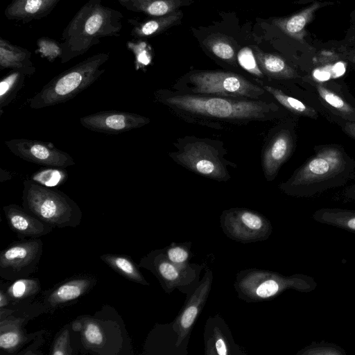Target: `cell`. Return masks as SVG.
Wrapping results in <instances>:
<instances>
[{"instance_id": "cell-40", "label": "cell", "mask_w": 355, "mask_h": 355, "mask_svg": "<svg viewBox=\"0 0 355 355\" xmlns=\"http://www.w3.org/2000/svg\"><path fill=\"white\" fill-rule=\"evenodd\" d=\"M71 353L69 345V330L64 329L56 338L51 352L53 355H65Z\"/></svg>"}, {"instance_id": "cell-10", "label": "cell", "mask_w": 355, "mask_h": 355, "mask_svg": "<svg viewBox=\"0 0 355 355\" xmlns=\"http://www.w3.org/2000/svg\"><path fill=\"white\" fill-rule=\"evenodd\" d=\"M142 267L150 270L157 278L166 293H171L175 288L186 294L200 280L202 265L190 263L180 266L169 261L162 249L152 251L141 261Z\"/></svg>"}, {"instance_id": "cell-27", "label": "cell", "mask_w": 355, "mask_h": 355, "mask_svg": "<svg viewBox=\"0 0 355 355\" xmlns=\"http://www.w3.org/2000/svg\"><path fill=\"white\" fill-rule=\"evenodd\" d=\"M101 259L125 278L142 285H149L136 265L128 257L117 254H103Z\"/></svg>"}, {"instance_id": "cell-29", "label": "cell", "mask_w": 355, "mask_h": 355, "mask_svg": "<svg viewBox=\"0 0 355 355\" xmlns=\"http://www.w3.org/2000/svg\"><path fill=\"white\" fill-rule=\"evenodd\" d=\"M316 90L327 105L338 112L344 119L354 121L355 109L343 98L320 84L316 85Z\"/></svg>"}, {"instance_id": "cell-39", "label": "cell", "mask_w": 355, "mask_h": 355, "mask_svg": "<svg viewBox=\"0 0 355 355\" xmlns=\"http://www.w3.org/2000/svg\"><path fill=\"white\" fill-rule=\"evenodd\" d=\"M146 46L145 42L137 44L133 42L127 43V47L135 54V64L137 70L144 69L151 62L152 58Z\"/></svg>"}, {"instance_id": "cell-4", "label": "cell", "mask_w": 355, "mask_h": 355, "mask_svg": "<svg viewBox=\"0 0 355 355\" xmlns=\"http://www.w3.org/2000/svg\"><path fill=\"white\" fill-rule=\"evenodd\" d=\"M173 145L175 150L168 153L171 159L202 177L227 182L231 179L229 168H236L235 162L227 159V150L220 140L186 135L177 138Z\"/></svg>"}, {"instance_id": "cell-44", "label": "cell", "mask_w": 355, "mask_h": 355, "mask_svg": "<svg viewBox=\"0 0 355 355\" xmlns=\"http://www.w3.org/2000/svg\"><path fill=\"white\" fill-rule=\"evenodd\" d=\"M10 302V300L6 295V293H4L2 291L0 292V307L1 309H3L6 306H8V303Z\"/></svg>"}, {"instance_id": "cell-47", "label": "cell", "mask_w": 355, "mask_h": 355, "mask_svg": "<svg viewBox=\"0 0 355 355\" xmlns=\"http://www.w3.org/2000/svg\"><path fill=\"white\" fill-rule=\"evenodd\" d=\"M355 201V200H354Z\"/></svg>"}, {"instance_id": "cell-1", "label": "cell", "mask_w": 355, "mask_h": 355, "mask_svg": "<svg viewBox=\"0 0 355 355\" xmlns=\"http://www.w3.org/2000/svg\"><path fill=\"white\" fill-rule=\"evenodd\" d=\"M154 100L179 119L216 130L279 120L286 110L275 101L227 98L159 89Z\"/></svg>"}, {"instance_id": "cell-41", "label": "cell", "mask_w": 355, "mask_h": 355, "mask_svg": "<svg viewBox=\"0 0 355 355\" xmlns=\"http://www.w3.org/2000/svg\"><path fill=\"white\" fill-rule=\"evenodd\" d=\"M344 131L355 139V122L348 121L345 123Z\"/></svg>"}, {"instance_id": "cell-5", "label": "cell", "mask_w": 355, "mask_h": 355, "mask_svg": "<svg viewBox=\"0 0 355 355\" xmlns=\"http://www.w3.org/2000/svg\"><path fill=\"white\" fill-rule=\"evenodd\" d=\"M172 90L189 94L274 101L254 81L232 71L195 70L181 77Z\"/></svg>"}, {"instance_id": "cell-19", "label": "cell", "mask_w": 355, "mask_h": 355, "mask_svg": "<svg viewBox=\"0 0 355 355\" xmlns=\"http://www.w3.org/2000/svg\"><path fill=\"white\" fill-rule=\"evenodd\" d=\"M31 53L22 47L15 46L6 40L0 38V68L10 69L31 76L35 67L31 60Z\"/></svg>"}, {"instance_id": "cell-35", "label": "cell", "mask_w": 355, "mask_h": 355, "mask_svg": "<svg viewBox=\"0 0 355 355\" xmlns=\"http://www.w3.org/2000/svg\"><path fill=\"white\" fill-rule=\"evenodd\" d=\"M237 62L244 70L252 75V80L266 79L251 49L248 47L241 49L237 54Z\"/></svg>"}, {"instance_id": "cell-21", "label": "cell", "mask_w": 355, "mask_h": 355, "mask_svg": "<svg viewBox=\"0 0 355 355\" xmlns=\"http://www.w3.org/2000/svg\"><path fill=\"white\" fill-rule=\"evenodd\" d=\"M254 54L266 80L275 82L294 79L296 72L281 57L254 48Z\"/></svg>"}, {"instance_id": "cell-17", "label": "cell", "mask_w": 355, "mask_h": 355, "mask_svg": "<svg viewBox=\"0 0 355 355\" xmlns=\"http://www.w3.org/2000/svg\"><path fill=\"white\" fill-rule=\"evenodd\" d=\"M10 228L22 237L38 238L51 231L52 227L30 214L17 205H9L3 208Z\"/></svg>"}, {"instance_id": "cell-13", "label": "cell", "mask_w": 355, "mask_h": 355, "mask_svg": "<svg viewBox=\"0 0 355 355\" xmlns=\"http://www.w3.org/2000/svg\"><path fill=\"white\" fill-rule=\"evenodd\" d=\"M42 250L40 239L12 243L1 253V277L8 280L25 278L35 270Z\"/></svg>"}, {"instance_id": "cell-2", "label": "cell", "mask_w": 355, "mask_h": 355, "mask_svg": "<svg viewBox=\"0 0 355 355\" xmlns=\"http://www.w3.org/2000/svg\"><path fill=\"white\" fill-rule=\"evenodd\" d=\"M355 175V160L336 144L315 148V154L285 182L279 184L284 193L310 198L345 184Z\"/></svg>"}, {"instance_id": "cell-24", "label": "cell", "mask_w": 355, "mask_h": 355, "mask_svg": "<svg viewBox=\"0 0 355 355\" xmlns=\"http://www.w3.org/2000/svg\"><path fill=\"white\" fill-rule=\"evenodd\" d=\"M181 16L180 11H173L168 15L154 17V18L141 22L129 20L132 25L130 34L136 38H144L156 35L174 24L181 18Z\"/></svg>"}, {"instance_id": "cell-20", "label": "cell", "mask_w": 355, "mask_h": 355, "mask_svg": "<svg viewBox=\"0 0 355 355\" xmlns=\"http://www.w3.org/2000/svg\"><path fill=\"white\" fill-rule=\"evenodd\" d=\"M94 284V279L76 278L63 283L51 291L45 299V304L55 308L77 300Z\"/></svg>"}, {"instance_id": "cell-26", "label": "cell", "mask_w": 355, "mask_h": 355, "mask_svg": "<svg viewBox=\"0 0 355 355\" xmlns=\"http://www.w3.org/2000/svg\"><path fill=\"white\" fill-rule=\"evenodd\" d=\"M22 322L18 319L1 320L0 347L8 352L19 349L22 344L28 340L20 329Z\"/></svg>"}, {"instance_id": "cell-8", "label": "cell", "mask_w": 355, "mask_h": 355, "mask_svg": "<svg viewBox=\"0 0 355 355\" xmlns=\"http://www.w3.org/2000/svg\"><path fill=\"white\" fill-rule=\"evenodd\" d=\"M22 202L27 212L52 227H76L82 217L78 205L64 193L31 180L24 181Z\"/></svg>"}, {"instance_id": "cell-45", "label": "cell", "mask_w": 355, "mask_h": 355, "mask_svg": "<svg viewBox=\"0 0 355 355\" xmlns=\"http://www.w3.org/2000/svg\"><path fill=\"white\" fill-rule=\"evenodd\" d=\"M333 70L337 76H340L345 72V66L342 62H338L334 64Z\"/></svg>"}, {"instance_id": "cell-3", "label": "cell", "mask_w": 355, "mask_h": 355, "mask_svg": "<svg viewBox=\"0 0 355 355\" xmlns=\"http://www.w3.org/2000/svg\"><path fill=\"white\" fill-rule=\"evenodd\" d=\"M102 1L88 0L65 27L60 43L62 64L85 53L104 37L119 35L123 15Z\"/></svg>"}, {"instance_id": "cell-30", "label": "cell", "mask_w": 355, "mask_h": 355, "mask_svg": "<svg viewBox=\"0 0 355 355\" xmlns=\"http://www.w3.org/2000/svg\"><path fill=\"white\" fill-rule=\"evenodd\" d=\"M207 48L218 59L230 65L236 64L235 51L225 37L218 35L209 36L204 42Z\"/></svg>"}, {"instance_id": "cell-12", "label": "cell", "mask_w": 355, "mask_h": 355, "mask_svg": "<svg viewBox=\"0 0 355 355\" xmlns=\"http://www.w3.org/2000/svg\"><path fill=\"white\" fill-rule=\"evenodd\" d=\"M213 279L212 270L207 267L202 279L187 292L185 302L172 322L178 336L177 347L184 354H187V347L193 325L208 298Z\"/></svg>"}, {"instance_id": "cell-32", "label": "cell", "mask_w": 355, "mask_h": 355, "mask_svg": "<svg viewBox=\"0 0 355 355\" xmlns=\"http://www.w3.org/2000/svg\"><path fill=\"white\" fill-rule=\"evenodd\" d=\"M67 179V173L62 168L49 167L33 173L31 180L44 187L53 188L63 184Z\"/></svg>"}, {"instance_id": "cell-25", "label": "cell", "mask_w": 355, "mask_h": 355, "mask_svg": "<svg viewBox=\"0 0 355 355\" xmlns=\"http://www.w3.org/2000/svg\"><path fill=\"white\" fill-rule=\"evenodd\" d=\"M179 5V0H129L121 6L133 12L159 17L175 11Z\"/></svg>"}, {"instance_id": "cell-9", "label": "cell", "mask_w": 355, "mask_h": 355, "mask_svg": "<svg viewBox=\"0 0 355 355\" xmlns=\"http://www.w3.org/2000/svg\"><path fill=\"white\" fill-rule=\"evenodd\" d=\"M287 116L268 131L262 146L261 165L264 178L272 182L277 177L282 166L294 151L295 135L294 123Z\"/></svg>"}, {"instance_id": "cell-18", "label": "cell", "mask_w": 355, "mask_h": 355, "mask_svg": "<svg viewBox=\"0 0 355 355\" xmlns=\"http://www.w3.org/2000/svg\"><path fill=\"white\" fill-rule=\"evenodd\" d=\"M60 0H12L4 11L10 20L29 22L46 17Z\"/></svg>"}, {"instance_id": "cell-46", "label": "cell", "mask_w": 355, "mask_h": 355, "mask_svg": "<svg viewBox=\"0 0 355 355\" xmlns=\"http://www.w3.org/2000/svg\"><path fill=\"white\" fill-rule=\"evenodd\" d=\"M129 0H119V2L120 3L121 5H122L123 3L128 1Z\"/></svg>"}, {"instance_id": "cell-23", "label": "cell", "mask_w": 355, "mask_h": 355, "mask_svg": "<svg viewBox=\"0 0 355 355\" xmlns=\"http://www.w3.org/2000/svg\"><path fill=\"white\" fill-rule=\"evenodd\" d=\"M312 218L319 223L355 234V209L320 208L313 212Z\"/></svg>"}, {"instance_id": "cell-37", "label": "cell", "mask_w": 355, "mask_h": 355, "mask_svg": "<svg viewBox=\"0 0 355 355\" xmlns=\"http://www.w3.org/2000/svg\"><path fill=\"white\" fill-rule=\"evenodd\" d=\"M37 52L49 62H53L56 58L61 57L62 49L60 43L47 37H42L37 41Z\"/></svg>"}, {"instance_id": "cell-15", "label": "cell", "mask_w": 355, "mask_h": 355, "mask_svg": "<svg viewBox=\"0 0 355 355\" xmlns=\"http://www.w3.org/2000/svg\"><path fill=\"white\" fill-rule=\"evenodd\" d=\"M149 118L127 112L101 111L80 119L81 125L98 132L118 134L144 126L150 123Z\"/></svg>"}, {"instance_id": "cell-11", "label": "cell", "mask_w": 355, "mask_h": 355, "mask_svg": "<svg viewBox=\"0 0 355 355\" xmlns=\"http://www.w3.org/2000/svg\"><path fill=\"white\" fill-rule=\"evenodd\" d=\"M220 223L228 238L243 243L266 240L272 230L270 221L265 216L247 208L234 207L223 211Z\"/></svg>"}, {"instance_id": "cell-34", "label": "cell", "mask_w": 355, "mask_h": 355, "mask_svg": "<svg viewBox=\"0 0 355 355\" xmlns=\"http://www.w3.org/2000/svg\"><path fill=\"white\" fill-rule=\"evenodd\" d=\"M162 250L167 259L178 266H186L191 263L189 262L192 257L191 242L172 243Z\"/></svg>"}, {"instance_id": "cell-31", "label": "cell", "mask_w": 355, "mask_h": 355, "mask_svg": "<svg viewBox=\"0 0 355 355\" xmlns=\"http://www.w3.org/2000/svg\"><path fill=\"white\" fill-rule=\"evenodd\" d=\"M40 290L37 279L21 278L15 280L8 288L6 295L10 301L18 302L35 295Z\"/></svg>"}, {"instance_id": "cell-22", "label": "cell", "mask_w": 355, "mask_h": 355, "mask_svg": "<svg viewBox=\"0 0 355 355\" xmlns=\"http://www.w3.org/2000/svg\"><path fill=\"white\" fill-rule=\"evenodd\" d=\"M253 81L263 87L272 98L286 110L295 115L317 118V112L313 108L297 98L288 94L274 83L268 80H254Z\"/></svg>"}, {"instance_id": "cell-16", "label": "cell", "mask_w": 355, "mask_h": 355, "mask_svg": "<svg viewBox=\"0 0 355 355\" xmlns=\"http://www.w3.org/2000/svg\"><path fill=\"white\" fill-rule=\"evenodd\" d=\"M203 338L207 355H246V352L234 342L229 326L218 314L207 320Z\"/></svg>"}, {"instance_id": "cell-14", "label": "cell", "mask_w": 355, "mask_h": 355, "mask_svg": "<svg viewBox=\"0 0 355 355\" xmlns=\"http://www.w3.org/2000/svg\"><path fill=\"white\" fill-rule=\"evenodd\" d=\"M8 148L21 159L47 167L65 168L75 164L73 157L52 143L27 139L5 141Z\"/></svg>"}, {"instance_id": "cell-36", "label": "cell", "mask_w": 355, "mask_h": 355, "mask_svg": "<svg viewBox=\"0 0 355 355\" xmlns=\"http://www.w3.org/2000/svg\"><path fill=\"white\" fill-rule=\"evenodd\" d=\"M311 9L306 10L286 20L275 21V24L291 35L299 34L305 26Z\"/></svg>"}, {"instance_id": "cell-33", "label": "cell", "mask_w": 355, "mask_h": 355, "mask_svg": "<svg viewBox=\"0 0 355 355\" xmlns=\"http://www.w3.org/2000/svg\"><path fill=\"white\" fill-rule=\"evenodd\" d=\"M346 350L334 343L313 341L299 349L296 355H346Z\"/></svg>"}, {"instance_id": "cell-7", "label": "cell", "mask_w": 355, "mask_h": 355, "mask_svg": "<svg viewBox=\"0 0 355 355\" xmlns=\"http://www.w3.org/2000/svg\"><path fill=\"white\" fill-rule=\"evenodd\" d=\"M317 286L314 278L308 275H284L258 268L239 271L234 283L239 298L246 302L271 300L290 289L307 293L315 290Z\"/></svg>"}, {"instance_id": "cell-6", "label": "cell", "mask_w": 355, "mask_h": 355, "mask_svg": "<svg viewBox=\"0 0 355 355\" xmlns=\"http://www.w3.org/2000/svg\"><path fill=\"white\" fill-rule=\"evenodd\" d=\"M109 58L108 53H97L64 71L52 78L29 100L30 107L41 109L74 98L105 72L103 66Z\"/></svg>"}, {"instance_id": "cell-28", "label": "cell", "mask_w": 355, "mask_h": 355, "mask_svg": "<svg viewBox=\"0 0 355 355\" xmlns=\"http://www.w3.org/2000/svg\"><path fill=\"white\" fill-rule=\"evenodd\" d=\"M26 75L18 70H11L0 83V114L3 109L9 105L22 88Z\"/></svg>"}, {"instance_id": "cell-42", "label": "cell", "mask_w": 355, "mask_h": 355, "mask_svg": "<svg viewBox=\"0 0 355 355\" xmlns=\"http://www.w3.org/2000/svg\"><path fill=\"white\" fill-rule=\"evenodd\" d=\"M343 196L347 200H355V184L347 187L344 190Z\"/></svg>"}, {"instance_id": "cell-43", "label": "cell", "mask_w": 355, "mask_h": 355, "mask_svg": "<svg viewBox=\"0 0 355 355\" xmlns=\"http://www.w3.org/2000/svg\"><path fill=\"white\" fill-rule=\"evenodd\" d=\"M314 76L319 80H326L329 78L330 73L327 71L315 70L314 72Z\"/></svg>"}, {"instance_id": "cell-38", "label": "cell", "mask_w": 355, "mask_h": 355, "mask_svg": "<svg viewBox=\"0 0 355 355\" xmlns=\"http://www.w3.org/2000/svg\"><path fill=\"white\" fill-rule=\"evenodd\" d=\"M83 338L85 341L96 347L104 345L105 336L100 325L94 322H87L83 327Z\"/></svg>"}]
</instances>
